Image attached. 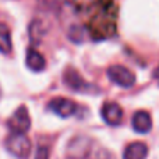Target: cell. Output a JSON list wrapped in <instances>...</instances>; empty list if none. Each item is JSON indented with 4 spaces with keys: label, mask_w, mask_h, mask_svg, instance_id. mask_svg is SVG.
Segmentation results:
<instances>
[{
    "label": "cell",
    "mask_w": 159,
    "mask_h": 159,
    "mask_svg": "<svg viewBox=\"0 0 159 159\" xmlns=\"http://www.w3.org/2000/svg\"><path fill=\"white\" fill-rule=\"evenodd\" d=\"M6 149L17 159H28L31 154V141L27 138L25 134H17L10 133L6 138Z\"/></svg>",
    "instance_id": "cell-1"
},
{
    "label": "cell",
    "mask_w": 159,
    "mask_h": 159,
    "mask_svg": "<svg viewBox=\"0 0 159 159\" xmlns=\"http://www.w3.org/2000/svg\"><path fill=\"white\" fill-rule=\"evenodd\" d=\"M107 78L113 82V84L119 85L121 88H131L135 84V75L133 71H130L127 67L120 66V64H113L107 69L106 71Z\"/></svg>",
    "instance_id": "cell-2"
},
{
    "label": "cell",
    "mask_w": 159,
    "mask_h": 159,
    "mask_svg": "<svg viewBox=\"0 0 159 159\" xmlns=\"http://www.w3.org/2000/svg\"><path fill=\"white\" fill-rule=\"evenodd\" d=\"M7 127L10 129L11 133L17 134H27V131L31 127V117L28 109L25 106H20L16 112L13 113L7 121Z\"/></svg>",
    "instance_id": "cell-3"
},
{
    "label": "cell",
    "mask_w": 159,
    "mask_h": 159,
    "mask_svg": "<svg viewBox=\"0 0 159 159\" xmlns=\"http://www.w3.org/2000/svg\"><path fill=\"white\" fill-rule=\"evenodd\" d=\"M49 110H52L55 115H57L59 117H63L67 119L70 116L75 115L77 112V103L73 102L71 99H67V98H55L49 102L48 105Z\"/></svg>",
    "instance_id": "cell-4"
},
{
    "label": "cell",
    "mask_w": 159,
    "mask_h": 159,
    "mask_svg": "<svg viewBox=\"0 0 159 159\" xmlns=\"http://www.w3.org/2000/svg\"><path fill=\"white\" fill-rule=\"evenodd\" d=\"M63 81L70 89L75 91V92H91V91H96V87H93V85L88 84L87 81H84L81 75L73 69H69L64 73Z\"/></svg>",
    "instance_id": "cell-5"
},
{
    "label": "cell",
    "mask_w": 159,
    "mask_h": 159,
    "mask_svg": "<svg viewBox=\"0 0 159 159\" xmlns=\"http://www.w3.org/2000/svg\"><path fill=\"white\" fill-rule=\"evenodd\" d=\"M102 119L109 126H119L123 121V109L116 102H106L101 110Z\"/></svg>",
    "instance_id": "cell-6"
},
{
    "label": "cell",
    "mask_w": 159,
    "mask_h": 159,
    "mask_svg": "<svg viewBox=\"0 0 159 159\" xmlns=\"http://www.w3.org/2000/svg\"><path fill=\"white\" fill-rule=\"evenodd\" d=\"M131 126L135 133L138 134H147L151 131L152 129V119L151 115L145 110H138L133 115L131 119Z\"/></svg>",
    "instance_id": "cell-7"
},
{
    "label": "cell",
    "mask_w": 159,
    "mask_h": 159,
    "mask_svg": "<svg viewBox=\"0 0 159 159\" xmlns=\"http://www.w3.org/2000/svg\"><path fill=\"white\" fill-rule=\"evenodd\" d=\"M25 63H27V67L31 71H35V73L42 71V70H45V67H46V60H45V57L35 49L27 50Z\"/></svg>",
    "instance_id": "cell-8"
},
{
    "label": "cell",
    "mask_w": 159,
    "mask_h": 159,
    "mask_svg": "<svg viewBox=\"0 0 159 159\" xmlns=\"http://www.w3.org/2000/svg\"><path fill=\"white\" fill-rule=\"evenodd\" d=\"M148 157V147L141 141H135L126 147L123 159H145Z\"/></svg>",
    "instance_id": "cell-9"
},
{
    "label": "cell",
    "mask_w": 159,
    "mask_h": 159,
    "mask_svg": "<svg viewBox=\"0 0 159 159\" xmlns=\"http://www.w3.org/2000/svg\"><path fill=\"white\" fill-rule=\"evenodd\" d=\"M13 49V43H11V32L8 27L3 22H0V53L3 55H8Z\"/></svg>",
    "instance_id": "cell-10"
},
{
    "label": "cell",
    "mask_w": 159,
    "mask_h": 159,
    "mask_svg": "<svg viewBox=\"0 0 159 159\" xmlns=\"http://www.w3.org/2000/svg\"><path fill=\"white\" fill-rule=\"evenodd\" d=\"M35 159H49V151H48L46 147H39L38 151H36Z\"/></svg>",
    "instance_id": "cell-11"
},
{
    "label": "cell",
    "mask_w": 159,
    "mask_h": 159,
    "mask_svg": "<svg viewBox=\"0 0 159 159\" xmlns=\"http://www.w3.org/2000/svg\"><path fill=\"white\" fill-rule=\"evenodd\" d=\"M154 78L157 80V82H158V85H159V66L155 69V71H154Z\"/></svg>",
    "instance_id": "cell-12"
},
{
    "label": "cell",
    "mask_w": 159,
    "mask_h": 159,
    "mask_svg": "<svg viewBox=\"0 0 159 159\" xmlns=\"http://www.w3.org/2000/svg\"><path fill=\"white\" fill-rule=\"evenodd\" d=\"M0 96H2V88H0Z\"/></svg>",
    "instance_id": "cell-13"
}]
</instances>
